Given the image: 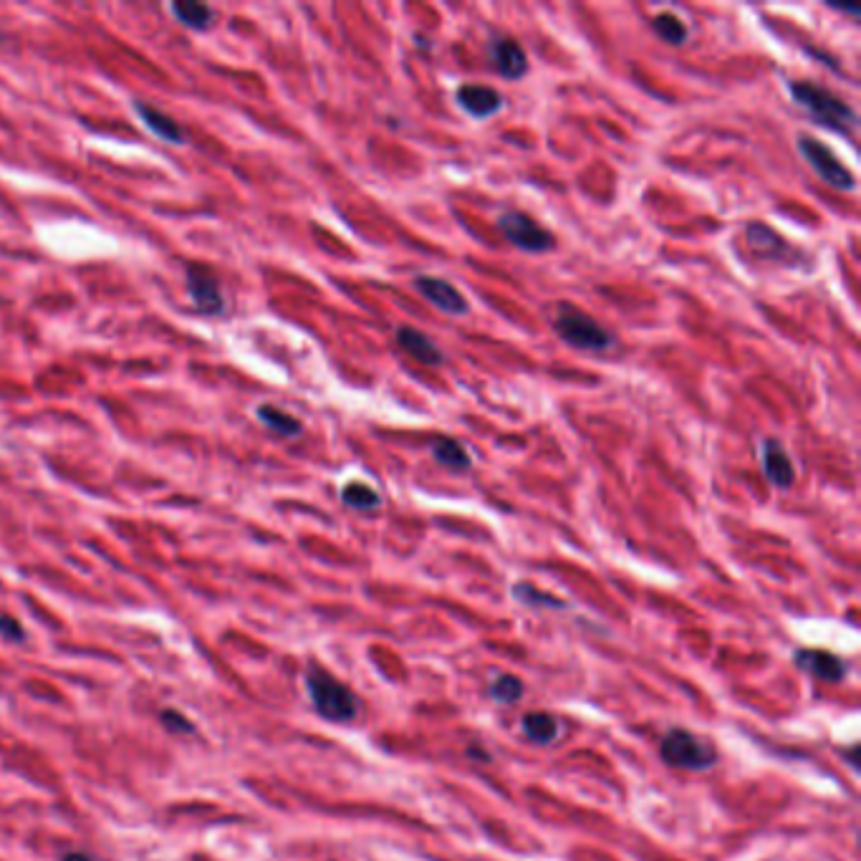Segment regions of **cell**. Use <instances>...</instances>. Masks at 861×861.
<instances>
[{
	"instance_id": "obj_1",
	"label": "cell",
	"mask_w": 861,
	"mask_h": 861,
	"mask_svg": "<svg viewBox=\"0 0 861 861\" xmlns=\"http://www.w3.org/2000/svg\"><path fill=\"white\" fill-rule=\"evenodd\" d=\"M788 91H791V99L796 101L798 107L806 109L808 117L814 119L816 124H821V127L831 129L836 134H851V129L856 127L854 109L844 99L824 89V86L811 84V81H791Z\"/></svg>"
},
{
	"instance_id": "obj_2",
	"label": "cell",
	"mask_w": 861,
	"mask_h": 861,
	"mask_svg": "<svg viewBox=\"0 0 861 861\" xmlns=\"http://www.w3.org/2000/svg\"><path fill=\"white\" fill-rule=\"evenodd\" d=\"M306 687H309V697L311 702H314V710L324 720H331V723H349V720L357 718V695L346 685H341L336 677H331L326 670L311 667L309 675H306Z\"/></svg>"
},
{
	"instance_id": "obj_3",
	"label": "cell",
	"mask_w": 861,
	"mask_h": 861,
	"mask_svg": "<svg viewBox=\"0 0 861 861\" xmlns=\"http://www.w3.org/2000/svg\"><path fill=\"white\" fill-rule=\"evenodd\" d=\"M660 755L667 766L682 768V771H707L718 763V750L710 740L682 728L665 733Z\"/></svg>"
},
{
	"instance_id": "obj_4",
	"label": "cell",
	"mask_w": 861,
	"mask_h": 861,
	"mask_svg": "<svg viewBox=\"0 0 861 861\" xmlns=\"http://www.w3.org/2000/svg\"><path fill=\"white\" fill-rule=\"evenodd\" d=\"M553 331L561 336L569 346L581 351H606L617 344L609 329L591 319L584 311L574 309L571 303H561L559 314L553 319Z\"/></svg>"
},
{
	"instance_id": "obj_5",
	"label": "cell",
	"mask_w": 861,
	"mask_h": 861,
	"mask_svg": "<svg viewBox=\"0 0 861 861\" xmlns=\"http://www.w3.org/2000/svg\"><path fill=\"white\" fill-rule=\"evenodd\" d=\"M796 144L803 160L811 165V170H814L821 180L829 182V185L836 187V190H844V192L854 190L856 187L854 172H851L849 167L836 157V152L829 147V144L819 142V139L811 137V134H798Z\"/></svg>"
},
{
	"instance_id": "obj_6",
	"label": "cell",
	"mask_w": 861,
	"mask_h": 861,
	"mask_svg": "<svg viewBox=\"0 0 861 861\" xmlns=\"http://www.w3.org/2000/svg\"><path fill=\"white\" fill-rule=\"evenodd\" d=\"M498 230L511 245H516L523 253H548L556 248V238L551 230L541 228L531 215L508 210L498 218Z\"/></svg>"
},
{
	"instance_id": "obj_7",
	"label": "cell",
	"mask_w": 861,
	"mask_h": 861,
	"mask_svg": "<svg viewBox=\"0 0 861 861\" xmlns=\"http://www.w3.org/2000/svg\"><path fill=\"white\" fill-rule=\"evenodd\" d=\"M185 278H187V293H190L197 311H202V314H208V316L223 314L225 311L223 288H220V281L213 273V268L202 266V263H187Z\"/></svg>"
},
{
	"instance_id": "obj_8",
	"label": "cell",
	"mask_w": 861,
	"mask_h": 861,
	"mask_svg": "<svg viewBox=\"0 0 861 861\" xmlns=\"http://www.w3.org/2000/svg\"><path fill=\"white\" fill-rule=\"evenodd\" d=\"M745 240H748L755 256L763 258V261L783 263V266H793L796 261H801V253L766 223H750L745 228Z\"/></svg>"
},
{
	"instance_id": "obj_9",
	"label": "cell",
	"mask_w": 861,
	"mask_h": 861,
	"mask_svg": "<svg viewBox=\"0 0 861 861\" xmlns=\"http://www.w3.org/2000/svg\"><path fill=\"white\" fill-rule=\"evenodd\" d=\"M417 293L427 298V301L435 306L437 311L447 316H468L470 314V303L458 288L452 286L450 281L437 276H417L415 278Z\"/></svg>"
},
{
	"instance_id": "obj_10",
	"label": "cell",
	"mask_w": 861,
	"mask_h": 861,
	"mask_svg": "<svg viewBox=\"0 0 861 861\" xmlns=\"http://www.w3.org/2000/svg\"><path fill=\"white\" fill-rule=\"evenodd\" d=\"M488 56L493 61L495 71L503 79L518 81L528 74V56L526 48L516 41V38L498 36L488 43Z\"/></svg>"
},
{
	"instance_id": "obj_11",
	"label": "cell",
	"mask_w": 861,
	"mask_h": 861,
	"mask_svg": "<svg viewBox=\"0 0 861 861\" xmlns=\"http://www.w3.org/2000/svg\"><path fill=\"white\" fill-rule=\"evenodd\" d=\"M455 101L473 119H488L503 109V96L483 84H463L455 91Z\"/></svg>"
},
{
	"instance_id": "obj_12",
	"label": "cell",
	"mask_w": 861,
	"mask_h": 861,
	"mask_svg": "<svg viewBox=\"0 0 861 861\" xmlns=\"http://www.w3.org/2000/svg\"><path fill=\"white\" fill-rule=\"evenodd\" d=\"M796 667L806 672V675L826 682L844 680V675L849 672V665L841 657L831 652H821V649H798Z\"/></svg>"
},
{
	"instance_id": "obj_13",
	"label": "cell",
	"mask_w": 861,
	"mask_h": 861,
	"mask_svg": "<svg viewBox=\"0 0 861 861\" xmlns=\"http://www.w3.org/2000/svg\"><path fill=\"white\" fill-rule=\"evenodd\" d=\"M761 463H763V475L771 480L776 488H791L793 480H796V468H793L791 455L786 452V447L778 440H766L761 445Z\"/></svg>"
},
{
	"instance_id": "obj_14",
	"label": "cell",
	"mask_w": 861,
	"mask_h": 861,
	"mask_svg": "<svg viewBox=\"0 0 861 861\" xmlns=\"http://www.w3.org/2000/svg\"><path fill=\"white\" fill-rule=\"evenodd\" d=\"M397 344L402 346L412 359H417L420 364H427V367H437V364H442V359H445V354L437 349V344L430 336L417 329H410V326H402V329L397 331Z\"/></svg>"
},
{
	"instance_id": "obj_15",
	"label": "cell",
	"mask_w": 861,
	"mask_h": 861,
	"mask_svg": "<svg viewBox=\"0 0 861 861\" xmlns=\"http://www.w3.org/2000/svg\"><path fill=\"white\" fill-rule=\"evenodd\" d=\"M430 450L432 458H435L442 468L452 470V473H468V470L473 468L470 452L465 450L458 440H452V437H437V440H432Z\"/></svg>"
},
{
	"instance_id": "obj_16",
	"label": "cell",
	"mask_w": 861,
	"mask_h": 861,
	"mask_svg": "<svg viewBox=\"0 0 861 861\" xmlns=\"http://www.w3.org/2000/svg\"><path fill=\"white\" fill-rule=\"evenodd\" d=\"M134 109H137V114L142 117V122L147 124V127L152 129L157 137L167 139V142H172V144L182 142L180 124H177L175 119L170 117V114L160 112V109H155V107H149V104H142V101H137V104H134Z\"/></svg>"
},
{
	"instance_id": "obj_17",
	"label": "cell",
	"mask_w": 861,
	"mask_h": 861,
	"mask_svg": "<svg viewBox=\"0 0 861 861\" xmlns=\"http://www.w3.org/2000/svg\"><path fill=\"white\" fill-rule=\"evenodd\" d=\"M258 420H261L268 430L276 432V435L281 437H298L303 432L301 420H296V417L288 415V412L278 410V407H271V404L258 407Z\"/></svg>"
},
{
	"instance_id": "obj_18",
	"label": "cell",
	"mask_w": 861,
	"mask_h": 861,
	"mask_svg": "<svg viewBox=\"0 0 861 861\" xmlns=\"http://www.w3.org/2000/svg\"><path fill=\"white\" fill-rule=\"evenodd\" d=\"M652 31L657 33L662 41L670 43V46H682V43L690 38V26H687L680 16H675V13H660V16H654Z\"/></svg>"
},
{
	"instance_id": "obj_19",
	"label": "cell",
	"mask_w": 861,
	"mask_h": 861,
	"mask_svg": "<svg viewBox=\"0 0 861 861\" xmlns=\"http://www.w3.org/2000/svg\"><path fill=\"white\" fill-rule=\"evenodd\" d=\"M521 728L523 733L531 740H536V743H553L556 735H559V723L548 713H526L523 715Z\"/></svg>"
},
{
	"instance_id": "obj_20",
	"label": "cell",
	"mask_w": 861,
	"mask_h": 861,
	"mask_svg": "<svg viewBox=\"0 0 861 861\" xmlns=\"http://www.w3.org/2000/svg\"><path fill=\"white\" fill-rule=\"evenodd\" d=\"M172 13L177 16V21L185 23V26L192 28V31H205V28L213 23V8L205 6V3H192V0L175 3V6H172Z\"/></svg>"
},
{
	"instance_id": "obj_21",
	"label": "cell",
	"mask_w": 861,
	"mask_h": 861,
	"mask_svg": "<svg viewBox=\"0 0 861 861\" xmlns=\"http://www.w3.org/2000/svg\"><path fill=\"white\" fill-rule=\"evenodd\" d=\"M341 500H344L349 508H357V511H374L382 498H379L377 490L369 488L367 483L354 480V483H349L344 490H341Z\"/></svg>"
},
{
	"instance_id": "obj_22",
	"label": "cell",
	"mask_w": 861,
	"mask_h": 861,
	"mask_svg": "<svg viewBox=\"0 0 861 861\" xmlns=\"http://www.w3.org/2000/svg\"><path fill=\"white\" fill-rule=\"evenodd\" d=\"M488 692L493 700L503 702V705H513V702H518V697L523 695V682L513 675H500L490 682Z\"/></svg>"
},
{
	"instance_id": "obj_23",
	"label": "cell",
	"mask_w": 861,
	"mask_h": 861,
	"mask_svg": "<svg viewBox=\"0 0 861 861\" xmlns=\"http://www.w3.org/2000/svg\"><path fill=\"white\" fill-rule=\"evenodd\" d=\"M513 594H516L518 601H523V604L528 606H546V609H564L566 606L561 599L546 594V591H538L536 586L531 584H516L513 586Z\"/></svg>"
},
{
	"instance_id": "obj_24",
	"label": "cell",
	"mask_w": 861,
	"mask_h": 861,
	"mask_svg": "<svg viewBox=\"0 0 861 861\" xmlns=\"http://www.w3.org/2000/svg\"><path fill=\"white\" fill-rule=\"evenodd\" d=\"M162 725H165L167 730H172V733H190L192 723L185 718V715L175 713V710H165L162 713Z\"/></svg>"
},
{
	"instance_id": "obj_25",
	"label": "cell",
	"mask_w": 861,
	"mask_h": 861,
	"mask_svg": "<svg viewBox=\"0 0 861 861\" xmlns=\"http://www.w3.org/2000/svg\"><path fill=\"white\" fill-rule=\"evenodd\" d=\"M0 632H3V637L13 639V642H18V639H23V629H21V624L13 622L11 617H0Z\"/></svg>"
},
{
	"instance_id": "obj_26",
	"label": "cell",
	"mask_w": 861,
	"mask_h": 861,
	"mask_svg": "<svg viewBox=\"0 0 861 861\" xmlns=\"http://www.w3.org/2000/svg\"><path fill=\"white\" fill-rule=\"evenodd\" d=\"M61 861H96L91 854H84V851H69V854L61 856Z\"/></svg>"
},
{
	"instance_id": "obj_27",
	"label": "cell",
	"mask_w": 861,
	"mask_h": 861,
	"mask_svg": "<svg viewBox=\"0 0 861 861\" xmlns=\"http://www.w3.org/2000/svg\"><path fill=\"white\" fill-rule=\"evenodd\" d=\"M831 8H834V11H846V13H851V16H859V8L856 6H841V3H829Z\"/></svg>"
}]
</instances>
